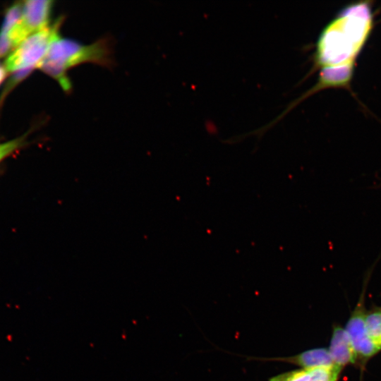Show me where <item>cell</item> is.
Segmentation results:
<instances>
[{
    "instance_id": "6da1fadb",
    "label": "cell",
    "mask_w": 381,
    "mask_h": 381,
    "mask_svg": "<svg viewBox=\"0 0 381 381\" xmlns=\"http://www.w3.org/2000/svg\"><path fill=\"white\" fill-rule=\"evenodd\" d=\"M368 6L346 8L322 31L316 44L315 64L322 68L352 66L371 28Z\"/></svg>"
},
{
    "instance_id": "7a4b0ae2",
    "label": "cell",
    "mask_w": 381,
    "mask_h": 381,
    "mask_svg": "<svg viewBox=\"0 0 381 381\" xmlns=\"http://www.w3.org/2000/svg\"><path fill=\"white\" fill-rule=\"evenodd\" d=\"M85 63L109 67L113 63L110 40L104 38L84 44L59 35L52 42L39 68L56 80L64 90L69 91L68 70Z\"/></svg>"
},
{
    "instance_id": "3957f363",
    "label": "cell",
    "mask_w": 381,
    "mask_h": 381,
    "mask_svg": "<svg viewBox=\"0 0 381 381\" xmlns=\"http://www.w3.org/2000/svg\"><path fill=\"white\" fill-rule=\"evenodd\" d=\"M62 18L28 36L6 58V71L15 72L23 69L33 71L40 68L52 42L59 36Z\"/></svg>"
},
{
    "instance_id": "277c9868",
    "label": "cell",
    "mask_w": 381,
    "mask_h": 381,
    "mask_svg": "<svg viewBox=\"0 0 381 381\" xmlns=\"http://www.w3.org/2000/svg\"><path fill=\"white\" fill-rule=\"evenodd\" d=\"M374 267L375 264L366 272L362 293L344 328L356 353L358 362L362 365L381 351L369 337L365 327V291Z\"/></svg>"
},
{
    "instance_id": "5b68a950",
    "label": "cell",
    "mask_w": 381,
    "mask_h": 381,
    "mask_svg": "<svg viewBox=\"0 0 381 381\" xmlns=\"http://www.w3.org/2000/svg\"><path fill=\"white\" fill-rule=\"evenodd\" d=\"M53 4L50 0H28L23 2L21 23L29 35L49 25Z\"/></svg>"
},
{
    "instance_id": "8992f818",
    "label": "cell",
    "mask_w": 381,
    "mask_h": 381,
    "mask_svg": "<svg viewBox=\"0 0 381 381\" xmlns=\"http://www.w3.org/2000/svg\"><path fill=\"white\" fill-rule=\"evenodd\" d=\"M328 351L334 365L343 368L358 363V358L349 335L344 328H333Z\"/></svg>"
},
{
    "instance_id": "52a82bcc",
    "label": "cell",
    "mask_w": 381,
    "mask_h": 381,
    "mask_svg": "<svg viewBox=\"0 0 381 381\" xmlns=\"http://www.w3.org/2000/svg\"><path fill=\"white\" fill-rule=\"evenodd\" d=\"M279 360L295 364L306 370L334 365L328 349L326 348L312 349Z\"/></svg>"
},
{
    "instance_id": "ba28073f",
    "label": "cell",
    "mask_w": 381,
    "mask_h": 381,
    "mask_svg": "<svg viewBox=\"0 0 381 381\" xmlns=\"http://www.w3.org/2000/svg\"><path fill=\"white\" fill-rule=\"evenodd\" d=\"M365 327L369 337L381 350V306L367 311Z\"/></svg>"
},
{
    "instance_id": "9c48e42d",
    "label": "cell",
    "mask_w": 381,
    "mask_h": 381,
    "mask_svg": "<svg viewBox=\"0 0 381 381\" xmlns=\"http://www.w3.org/2000/svg\"><path fill=\"white\" fill-rule=\"evenodd\" d=\"M23 2H16L6 11L0 34L7 33L22 18Z\"/></svg>"
},
{
    "instance_id": "30bf717a",
    "label": "cell",
    "mask_w": 381,
    "mask_h": 381,
    "mask_svg": "<svg viewBox=\"0 0 381 381\" xmlns=\"http://www.w3.org/2000/svg\"><path fill=\"white\" fill-rule=\"evenodd\" d=\"M308 377L309 370L302 368L277 375L269 381H307Z\"/></svg>"
},
{
    "instance_id": "8fae6325",
    "label": "cell",
    "mask_w": 381,
    "mask_h": 381,
    "mask_svg": "<svg viewBox=\"0 0 381 381\" xmlns=\"http://www.w3.org/2000/svg\"><path fill=\"white\" fill-rule=\"evenodd\" d=\"M23 138L0 143V162L23 145Z\"/></svg>"
},
{
    "instance_id": "7c38bea8",
    "label": "cell",
    "mask_w": 381,
    "mask_h": 381,
    "mask_svg": "<svg viewBox=\"0 0 381 381\" xmlns=\"http://www.w3.org/2000/svg\"><path fill=\"white\" fill-rule=\"evenodd\" d=\"M6 77V69L5 68L0 64V85L3 82Z\"/></svg>"
}]
</instances>
